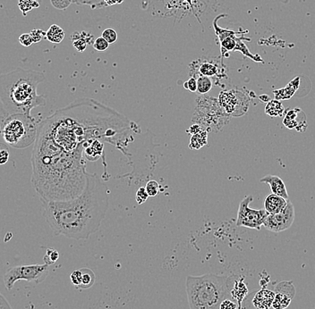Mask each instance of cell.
I'll return each mask as SVG.
<instances>
[{
    "instance_id": "obj_1",
    "label": "cell",
    "mask_w": 315,
    "mask_h": 309,
    "mask_svg": "<svg viewBox=\"0 0 315 309\" xmlns=\"http://www.w3.org/2000/svg\"><path fill=\"white\" fill-rule=\"evenodd\" d=\"M95 101L76 100L47 118L38 128L33 151V184L40 198L66 201L83 192L86 182L83 161L87 140L105 139L111 128L109 108L92 112Z\"/></svg>"
},
{
    "instance_id": "obj_2",
    "label": "cell",
    "mask_w": 315,
    "mask_h": 309,
    "mask_svg": "<svg viewBox=\"0 0 315 309\" xmlns=\"http://www.w3.org/2000/svg\"><path fill=\"white\" fill-rule=\"evenodd\" d=\"M42 216L55 235L87 240L99 231L109 206V190L96 173L86 172L83 192L66 201L40 198Z\"/></svg>"
},
{
    "instance_id": "obj_3",
    "label": "cell",
    "mask_w": 315,
    "mask_h": 309,
    "mask_svg": "<svg viewBox=\"0 0 315 309\" xmlns=\"http://www.w3.org/2000/svg\"><path fill=\"white\" fill-rule=\"evenodd\" d=\"M45 80L42 72L17 68L0 74V114L3 118L15 114L31 115L33 109L44 107L45 97L37 93Z\"/></svg>"
},
{
    "instance_id": "obj_4",
    "label": "cell",
    "mask_w": 315,
    "mask_h": 309,
    "mask_svg": "<svg viewBox=\"0 0 315 309\" xmlns=\"http://www.w3.org/2000/svg\"><path fill=\"white\" fill-rule=\"evenodd\" d=\"M229 277L207 275L186 277L190 309H219L229 292Z\"/></svg>"
},
{
    "instance_id": "obj_5",
    "label": "cell",
    "mask_w": 315,
    "mask_h": 309,
    "mask_svg": "<svg viewBox=\"0 0 315 309\" xmlns=\"http://www.w3.org/2000/svg\"><path fill=\"white\" fill-rule=\"evenodd\" d=\"M0 133L9 146L16 149H25L35 142L38 125L32 115L15 114L3 119Z\"/></svg>"
},
{
    "instance_id": "obj_6",
    "label": "cell",
    "mask_w": 315,
    "mask_h": 309,
    "mask_svg": "<svg viewBox=\"0 0 315 309\" xmlns=\"http://www.w3.org/2000/svg\"><path fill=\"white\" fill-rule=\"evenodd\" d=\"M230 116L220 108L218 99L202 95L196 99L193 123L207 132H219L229 122Z\"/></svg>"
},
{
    "instance_id": "obj_7",
    "label": "cell",
    "mask_w": 315,
    "mask_h": 309,
    "mask_svg": "<svg viewBox=\"0 0 315 309\" xmlns=\"http://www.w3.org/2000/svg\"><path fill=\"white\" fill-rule=\"evenodd\" d=\"M49 272V265L46 263L15 266L6 272L3 280L5 287L10 291L17 280H26L29 282L40 284L46 280Z\"/></svg>"
},
{
    "instance_id": "obj_8",
    "label": "cell",
    "mask_w": 315,
    "mask_h": 309,
    "mask_svg": "<svg viewBox=\"0 0 315 309\" xmlns=\"http://www.w3.org/2000/svg\"><path fill=\"white\" fill-rule=\"evenodd\" d=\"M218 102L224 112L230 117H238L246 115L249 108L250 98L241 91L221 92Z\"/></svg>"
},
{
    "instance_id": "obj_9",
    "label": "cell",
    "mask_w": 315,
    "mask_h": 309,
    "mask_svg": "<svg viewBox=\"0 0 315 309\" xmlns=\"http://www.w3.org/2000/svg\"><path fill=\"white\" fill-rule=\"evenodd\" d=\"M253 201L252 195L246 196L241 201L237 211L236 226L247 227L250 229L260 230L264 225V221L268 216V213L264 209H252L249 205Z\"/></svg>"
},
{
    "instance_id": "obj_10",
    "label": "cell",
    "mask_w": 315,
    "mask_h": 309,
    "mask_svg": "<svg viewBox=\"0 0 315 309\" xmlns=\"http://www.w3.org/2000/svg\"><path fill=\"white\" fill-rule=\"evenodd\" d=\"M295 207L290 201L287 202L285 209L281 213L268 215L264 221V226L269 232H281L289 229L295 221Z\"/></svg>"
},
{
    "instance_id": "obj_11",
    "label": "cell",
    "mask_w": 315,
    "mask_h": 309,
    "mask_svg": "<svg viewBox=\"0 0 315 309\" xmlns=\"http://www.w3.org/2000/svg\"><path fill=\"white\" fill-rule=\"evenodd\" d=\"M277 293L272 303L274 309H285L290 305L295 296V287L292 281H282L277 288Z\"/></svg>"
},
{
    "instance_id": "obj_12",
    "label": "cell",
    "mask_w": 315,
    "mask_h": 309,
    "mask_svg": "<svg viewBox=\"0 0 315 309\" xmlns=\"http://www.w3.org/2000/svg\"><path fill=\"white\" fill-rule=\"evenodd\" d=\"M261 183L266 184L270 187L272 194L278 195L281 198L288 201V193L286 190V185L282 179L277 175H266L260 180Z\"/></svg>"
},
{
    "instance_id": "obj_13",
    "label": "cell",
    "mask_w": 315,
    "mask_h": 309,
    "mask_svg": "<svg viewBox=\"0 0 315 309\" xmlns=\"http://www.w3.org/2000/svg\"><path fill=\"white\" fill-rule=\"evenodd\" d=\"M287 200L275 194H269L264 201V210L268 215H274L283 211L287 205Z\"/></svg>"
},
{
    "instance_id": "obj_14",
    "label": "cell",
    "mask_w": 315,
    "mask_h": 309,
    "mask_svg": "<svg viewBox=\"0 0 315 309\" xmlns=\"http://www.w3.org/2000/svg\"><path fill=\"white\" fill-rule=\"evenodd\" d=\"M103 152V143L99 139H92L83 144V154L86 159L96 161L101 156Z\"/></svg>"
},
{
    "instance_id": "obj_15",
    "label": "cell",
    "mask_w": 315,
    "mask_h": 309,
    "mask_svg": "<svg viewBox=\"0 0 315 309\" xmlns=\"http://www.w3.org/2000/svg\"><path fill=\"white\" fill-rule=\"evenodd\" d=\"M275 293L269 290H261L255 294L252 305L256 309H270L274 300Z\"/></svg>"
},
{
    "instance_id": "obj_16",
    "label": "cell",
    "mask_w": 315,
    "mask_h": 309,
    "mask_svg": "<svg viewBox=\"0 0 315 309\" xmlns=\"http://www.w3.org/2000/svg\"><path fill=\"white\" fill-rule=\"evenodd\" d=\"M300 76H297L294 80H291L285 88H282L280 90H275L273 92L274 97L277 100H287L296 94V92L300 86Z\"/></svg>"
},
{
    "instance_id": "obj_17",
    "label": "cell",
    "mask_w": 315,
    "mask_h": 309,
    "mask_svg": "<svg viewBox=\"0 0 315 309\" xmlns=\"http://www.w3.org/2000/svg\"><path fill=\"white\" fill-rule=\"evenodd\" d=\"M244 277H240L238 280H236L234 283V286L230 291V294L232 298L235 299L238 305V309H243L242 308V302L244 298H246L248 294V288L247 284L244 281Z\"/></svg>"
},
{
    "instance_id": "obj_18",
    "label": "cell",
    "mask_w": 315,
    "mask_h": 309,
    "mask_svg": "<svg viewBox=\"0 0 315 309\" xmlns=\"http://www.w3.org/2000/svg\"><path fill=\"white\" fill-rule=\"evenodd\" d=\"M71 40H73V45L77 51L83 52L89 44H93L94 40L92 34L85 31H75L71 35Z\"/></svg>"
},
{
    "instance_id": "obj_19",
    "label": "cell",
    "mask_w": 315,
    "mask_h": 309,
    "mask_svg": "<svg viewBox=\"0 0 315 309\" xmlns=\"http://www.w3.org/2000/svg\"><path fill=\"white\" fill-rule=\"evenodd\" d=\"M227 33H220V32H216V34H218V38L220 40V44H221V51L222 54H226L227 52L232 51V50H235L236 46H237V41H236V38L234 35L235 32L233 31H227Z\"/></svg>"
},
{
    "instance_id": "obj_20",
    "label": "cell",
    "mask_w": 315,
    "mask_h": 309,
    "mask_svg": "<svg viewBox=\"0 0 315 309\" xmlns=\"http://www.w3.org/2000/svg\"><path fill=\"white\" fill-rule=\"evenodd\" d=\"M285 108L280 100L272 99L265 107V113L266 115H269L270 117H281L284 115Z\"/></svg>"
},
{
    "instance_id": "obj_21",
    "label": "cell",
    "mask_w": 315,
    "mask_h": 309,
    "mask_svg": "<svg viewBox=\"0 0 315 309\" xmlns=\"http://www.w3.org/2000/svg\"><path fill=\"white\" fill-rule=\"evenodd\" d=\"M208 132L202 129L201 131L193 134L190 139L189 148L191 149H200L208 143Z\"/></svg>"
},
{
    "instance_id": "obj_22",
    "label": "cell",
    "mask_w": 315,
    "mask_h": 309,
    "mask_svg": "<svg viewBox=\"0 0 315 309\" xmlns=\"http://www.w3.org/2000/svg\"><path fill=\"white\" fill-rule=\"evenodd\" d=\"M65 38L64 30L57 24H53L46 31V39L52 43H60Z\"/></svg>"
},
{
    "instance_id": "obj_23",
    "label": "cell",
    "mask_w": 315,
    "mask_h": 309,
    "mask_svg": "<svg viewBox=\"0 0 315 309\" xmlns=\"http://www.w3.org/2000/svg\"><path fill=\"white\" fill-rule=\"evenodd\" d=\"M82 278H81L80 286L78 287L79 290L89 289L94 284L95 282V275L92 270L89 268H82Z\"/></svg>"
},
{
    "instance_id": "obj_24",
    "label": "cell",
    "mask_w": 315,
    "mask_h": 309,
    "mask_svg": "<svg viewBox=\"0 0 315 309\" xmlns=\"http://www.w3.org/2000/svg\"><path fill=\"white\" fill-rule=\"evenodd\" d=\"M197 92L200 95H205L212 88V81L210 77L200 75L197 79Z\"/></svg>"
},
{
    "instance_id": "obj_25",
    "label": "cell",
    "mask_w": 315,
    "mask_h": 309,
    "mask_svg": "<svg viewBox=\"0 0 315 309\" xmlns=\"http://www.w3.org/2000/svg\"><path fill=\"white\" fill-rule=\"evenodd\" d=\"M199 74L202 76L206 77H212L218 75V69L216 64L212 63H201L199 67Z\"/></svg>"
},
{
    "instance_id": "obj_26",
    "label": "cell",
    "mask_w": 315,
    "mask_h": 309,
    "mask_svg": "<svg viewBox=\"0 0 315 309\" xmlns=\"http://www.w3.org/2000/svg\"><path fill=\"white\" fill-rule=\"evenodd\" d=\"M72 3L78 6H91L92 8H101L107 6L104 0H72Z\"/></svg>"
},
{
    "instance_id": "obj_27",
    "label": "cell",
    "mask_w": 315,
    "mask_h": 309,
    "mask_svg": "<svg viewBox=\"0 0 315 309\" xmlns=\"http://www.w3.org/2000/svg\"><path fill=\"white\" fill-rule=\"evenodd\" d=\"M18 5L20 10L23 12V15H26L32 9L39 7V3L36 0H19Z\"/></svg>"
},
{
    "instance_id": "obj_28",
    "label": "cell",
    "mask_w": 315,
    "mask_h": 309,
    "mask_svg": "<svg viewBox=\"0 0 315 309\" xmlns=\"http://www.w3.org/2000/svg\"><path fill=\"white\" fill-rule=\"evenodd\" d=\"M144 188H145L147 193L149 195V197L150 198H154L160 192V184L157 181H155V180H150V181H149L146 184Z\"/></svg>"
},
{
    "instance_id": "obj_29",
    "label": "cell",
    "mask_w": 315,
    "mask_h": 309,
    "mask_svg": "<svg viewBox=\"0 0 315 309\" xmlns=\"http://www.w3.org/2000/svg\"><path fill=\"white\" fill-rule=\"evenodd\" d=\"M59 258V254L56 249L53 248H48L47 249L46 255L44 257V262L48 265L52 264L57 261V259Z\"/></svg>"
},
{
    "instance_id": "obj_30",
    "label": "cell",
    "mask_w": 315,
    "mask_h": 309,
    "mask_svg": "<svg viewBox=\"0 0 315 309\" xmlns=\"http://www.w3.org/2000/svg\"><path fill=\"white\" fill-rule=\"evenodd\" d=\"M9 148L5 144L0 143V166L5 165L9 160Z\"/></svg>"
},
{
    "instance_id": "obj_31",
    "label": "cell",
    "mask_w": 315,
    "mask_h": 309,
    "mask_svg": "<svg viewBox=\"0 0 315 309\" xmlns=\"http://www.w3.org/2000/svg\"><path fill=\"white\" fill-rule=\"evenodd\" d=\"M92 45L97 51H105L109 48V42L107 40H104L102 37L97 38L96 40H94Z\"/></svg>"
},
{
    "instance_id": "obj_32",
    "label": "cell",
    "mask_w": 315,
    "mask_h": 309,
    "mask_svg": "<svg viewBox=\"0 0 315 309\" xmlns=\"http://www.w3.org/2000/svg\"><path fill=\"white\" fill-rule=\"evenodd\" d=\"M101 37L107 40L109 44H112L117 40V33L113 29H106L102 32Z\"/></svg>"
},
{
    "instance_id": "obj_33",
    "label": "cell",
    "mask_w": 315,
    "mask_h": 309,
    "mask_svg": "<svg viewBox=\"0 0 315 309\" xmlns=\"http://www.w3.org/2000/svg\"><path fill=\"white\" fill-rule=\"evenodd\" d=\"M135 198H136V202H137L138 205H142L145 201H147L149 198V195L147 193L144 187H140L136 191Z\"/></svg>"
},
{
    "instance_id": "obj_34",
    "label": "cell",
    "mask_w": 315,
    "mask_h": 309,
    "mask_svg": "<svg viewBox=\"0 0 315 309\" xmlns=\"http://www.w3.org/2000/svg\"><path fill=\"white\" fill-rule=\"evenodd\" d=\"M29 34L31 35L33 43H38L42 40V39L45 37L46 38V32L43 31L39 29L33 30Z\"/></svg>"
},
{
    "instance_id": "obj_35",
    "label": "cell",
    "mask_w": 315,
    "mask_h": 309,
    "mask_svg": "<svg viewBox=\"0 0 315 309\" xmlns=\"http://www.w3.org/2000/svg\"><path fill=\"white\" fill-rule=\"evenodd\" d=\"M50 2L52 6L59 10H64L72 4V0H50Z\"/></svg>"
},
{
    "instance_id": "obj_36",
    "label": "cell",
    "mask_w": 315,
    "mask_h": 309,
    "mask_svg": "<svg viewBox=\"0 0 315 309\" xmlns=\"http://www.w3.org/2000/svg\"><path fill=\"white\" fill-rule=\"evenodd\" d=\"M183 87H184V89H186L189 92H197V80H196V78L195 77H191L189 80H186L183 83Z\"/></svg>"
},
{
    "instance_id": "obj_37",
    "label": "cell",
    "mask_w": 315,
    "mask_h": 309,
    "mask_svg": "<svg viewBox=\"0 0 315 309\" xmlns=\"http://www.w3.org/2000/svg\"><path fill=\"white\" fill-rule=\"evenodd\" d=\"M81 278H82V271H81V269L76 270L75 272H73L72 275L70 276L72 284L76 287L77 289H78V287L80 286Z\"/></svg>"
},
{
    "instance_id": "obj_38",
    "label": "cell",
    "mask_w": 315,
    "mask_h": 309,
    "mask_svg": "<svg viewBox=\"0 0 315 309\" xmlns=\"http://www.w3.org/2000/svg\"><path fill=\"white\" fill-rule=\"evenodd\" d=\"M19 42L21 45H23L25 47H29L30 46L33 45V41L31 37V35L29 33H23L19 37Z\"/></svg>"
},
{
    "instance_id": "obj_39",
    "label": "cell",
    "mask_w": 315,
    "mask_h": 309,
    "mask_svg": "<svg viewBox=\"0 0 315 309\" xmlns=\"http://www.w3.org/2000/svg\"><path fill=\"white\" fill-rule=\"evenodd\" d=\"M219 309H237V305L229 299H224L219 306Z\"/></svg>"
},
{
    "instance_id": "obj_40",
    "label": "cell",
    "mask_w": 315,
    "mask_h": 309,
    "mask_svg": "<svg viewBox=\"0 0 315 309\" xmlns=\"http://www.w3.org/2000/svg\"><path fill=\"white\" fill-rule=\"evenodd\" d=\"M0 309H12L10 304L6 300V298L2 295L1 292H0Z\"/></svg>"
},
{
    "instance_id": "obj_41",
    "label": "cell",
    "mask_w": 315,
    "mask_h": 309,
    "mask_svg": "<svg viewBox=\"0 0 315 309\" xmlns=\"http://www.w3.org/2000/svg\"><path fill=\"white\" fill-rule=\"evenodd\" d=\"M202 130V128L200 127L199 124H194L193 125L190 127L189 132L193 135V134H195V133H198Z\"/></svg>"
},
{
    "instance_id": "obj_42",
    "label": "cell",
    "mask_w": 315,
    "mask_h": 309,
    "mask_svg": "<svg viewBox=\"0 0 315 309\" xmlns=\"http://www.w3.org/2000/svg\"><path fill=\"white\" fill-rule=\"evenodd\" d=\"M125 0H104L106 6H114V5H119L122 4Z\"/></svg>"
},
{
    "instance_id": "obj_43",
    "label": "cell",
    "mask_w": 315,
    "mask_h": 309,
    "mask_svg": "<svg viewBox=\"0 0 315 309\" xmlns=\"http://www.w3.org/2000/svg\"><path fill=\"white\" fill-rule=\"evenodd\" d=\"M259 99L261 100V101H263V102H265V103H268L269 101V97L268 96V95H266V94H264V95H261V96H259Z\"/></svg>"
},
{
    "instance_id": "obj_44",
    "label": "cell",
    "mask_w": 315,
    "mask_h": 309,
    "mask_svg": "<svg viewBox=\"0 0 315 309\" xmlns=\"http://www.w3.org/2000/svg\"></svg>"
}]
</instances>
